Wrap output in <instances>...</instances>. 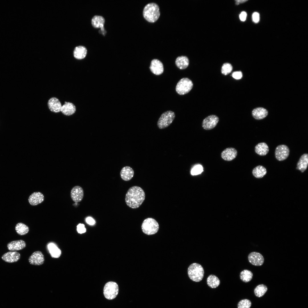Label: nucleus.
Masks as SVG:
<instances>
[{"label":"nucleus","instance_id":"nucleus-29","mask_svg":"<svg viewBox=\"0 0 308 308\" xmlns=\"http://www.w3.org/2000/svg\"><path fill=\"white\" fill-rule=\"evenodd\" d=\"M207 283L210 288H215L217 287L220 283L219 278L214 275H210L207 279Z\"/></svg>","mask_w":308,"mask_h":308},{"label":"nucleus","instance_id":"nucleus-23","mask_svg":"<svg viewBox=\"0 0 308 308\" xmlns=\"http://www.w3.org/2000/svg\"><path fill=\"white\" fill-rule=\"evenodd\" d=\"M268 114V111L262 108H258L254 109L252 112L253 117L257 120L262 119L267 116Z\"/></svg>","mask_w":308,"mask_h":308},{"label":"nucleus","instance_id":"nucleus-13","mask_svg":"<svg viewBox=\"0 0 308 308\" xmlns=\"http://www.w3.org/2000/svg\"><path fill=\"white\" fill-rule=\"evenodd\" d=\"M84 195L83 189L78 186L74 187L71 191V198L75 202H80L83 198Z\"/></svg>","mask_w":308,"mask_h":308},{"label":"nucleus","instance_id":"nucleus-25","mask_svg":"<svg viewBox=\"0 0 308 308\" xmlns=\"http://www.w3.org/2000/svg\"><path fill=\"white\" fill-rule=\"evenodd\" d=\"M176 66L180 69H184L188 66L189 60L186 56H181L178 57L175 60Z\"/></svg>","mask_w":308,"mask_h":308},{"label":"nucleus","instance_id":"nucleus-5","mask_svg":"<svg viewBox=\"0 0 308 308\" xmlns=\"http://www.w3.org/2000/svg\"><path fill=\"white\" fill-rule=\"evenodd\" d=\"M175 117V113L168 110L163 112L159 118L157 122V126L160 129L168 127L172 123Z\"/></svg>","mask_w":308,"mask_h":308},{"label":"nucleus","instance_id":"nucleus-24","mask_svg":"<svg viewBox=\"0 0 308 308\" xmlns=\"http://www.w3.org/2000/svg\"><path fill=\"white\" fill-rule=\"evenodd\" d=\"M255 152L260 156H265L269 151V148L267 144L265 142L258 144L255 147Z\"/></svg>","mask_w":308,"mask_h":308},{"label":"nucleus","instance_id":"nucleus-37","mask_svg":"<svg viewBox=\"0 0 308 308\" xmlns=\"http://www.w3.org/2000/svg\"><path fill=\"white\" fill-rule=\"evenodd\" d=\"M232 76L234 79L239 80L242 78V72L240 71H235L232 73Z\"/></svg>","mask_w":308,"mask_h":308},{"label":"nucleus","instance_id":"nucleus-33","mask_svg":"<svg viewBox=\"0 0 308 308\" xmlns=\"http://www.w3.org/2000/svg\"><path fill=\"white\" fill-rule=\"evenodd\" d=\"M233 67L231 64L226 63L224 64L221 68L222 73L226 75L230 73L232 71Z\"/></svg>","mask_w":308,"mask_h":308},{"label":"nucleus","instance_id":"nucleus-9","mask_svg":"<svg viewBox=\"0 0 308 308\" xmlns=\"http://www.w3.org/2000/svg\"><path fill=\"white\" fill-rule=\"evenodd\" d=\"M219 121V118L216 116L214 115L209 116L203 120L202 127L206 130L211 129L216 127Z\"/></svg>","mask_w":308,"mask_h":308},{"label":"nucleus","instance_id":"nucleus-2","mask_svg":"<svg viewBox=\"0 0 308 308\" xmlns=\"http://www.w3.org/2000/svg\"><path fill=\"white\" fill-rule=\"evenodd\" d=\"M160 15L159 6L155 3H149L146 5L144 8L143 16L149 22H155L158 19Z\"/></svg>","mask_w":308,"mask_h":308},{"label":"nucleus","instance_id":"nucleus-38","mask_svg":"<svg viewBox=\"0 0 308 308\" xmlns=\"http://www.w3.org/2000/svg\"><path fill=\"white\" fill-rule=\"evenodd\" d=\"M252 19L254 23H258L260 20L259 13L257 12H254L252 15Z\"/></svg>","mask_w":308,"mask_h":308},{"label":"nucleus","instance_id":"nucleus-7","mask_svg":"<svg viewBox=\"0 0 308 308\" xmlns=\"http://www.w3.org/2000/svg\"><path fill=\"white\" fill-rule=\"evenodd\" d=\"M119 287L116 283L109 281L105 285L103 289L104 294L106 298L109 300L115 298L117 295Z\"/></svg>","mask_w":308,"mask_h":308},{"label":"nucleus","instance_id":"nucleus-16","mask_svg":"<svg viewBox=\"0 0 308 308\" xmlns=\"http://www.w3.org/2000/svg\"><path fill=\"white\" fill-rule=\"evenodd\" d=\"M237 155V151L234 148L228 147L223 151L221 153V157L224 160L231 161L234 159Z\"/></svg>","mask_w":308,"mask_h":308},{"label":"nucleus","instance_id":"nucleus-6","mask_svg":"<svg viewBox=\"0 0 308 308\" xmlns=\"http://www.w3.org/2000/svg\"><path fill=\"white\" fill-rule=\"evenodd\" d=\"M193 86L192 82L187 78H184L180 79L176 87V90L179 95H183L188 93Z\"/></svg>","mask_w":308,"mask_h":308},{"label":"nucleus","instance_id":"nucleus-34","mask_svg":"<svg viewBox=\"0 0 308 308\" xmlns=\"http://www.w3.org/2000/svg\"><path fill=\"white\" fill-rule=\"evenodd\" d=\"M251 301L249 299H245L241 300L238 303V308H250L251 306Z\"/></svg>","mask_w":308,"mask_h":308},{"label":"nucleus","instance_id":"nucleus-8","mask_svg":"<svg viewBox=\"0 0 308 308\" xmlns=\"http://www.w3.org/2000/svg\"><path fill=\"white\" fill-rule=\"evenodd\" d=\"M289 147L285 145H281L276 147L275 155L276 158L279 161H283L286 159L289 154Z\"/></svg>","mask_w":308,"mask_h":308},{"label":"nucleus","instance_id":"nucleus-18","mask_svg":"<svg viewBox=\"0 0 308 308\" xmlns=\"http://www.w3.org/2000/svg\"><path fill=\"white\" fill-rule=\"evenodd\" d=\"M43 194L39 192H35L32 193L28 198V201L32 206L38 205L42 203L44 200Z\"/></svg>","mask_w":308,"mask_h":308},{"label":"nucleus","instance_id":"nucleus-21","mask_svg":"<svg viewBox=\"0 0 308 308\" xmlns=\"http://www.w3.org/2000/svg\"><path fill=\"white\" fill-rule=\"evenodd\" d=\"M134 175L133 169L129 166H125L123 167L121 171L120 175L121 179L125 181H127L130 180Z\"/></svg>","mask_w":308,"mask_h":308},{"label":"nucleus","instance_id":"nucleus-12","mask_svg":"<svg viewBox=\"0 0 308 308\" xmlns=\"http://www.w3.org/2000/svg\"><path fill=\"white\" fill-rule=\"evenodd\" d=\"M149 68L152 73L157 75L161 74L164 71L163 63L157 59H154L151 60Z\"/></svg>","mask_w":308,"mask_h":308},{"label":"nucleus","instance_id":"nucleus-11","mask_svg":"<svg viewBox=\"0 0 308 308\" xmlns=\"http://www.w3.org/2000/svg\"><path fill=\"white\" fill-rule=\"evenodd\" d=\"M28 261L29 263L31 265H40L44 262V257L41 252L36 251L33 253L29 257Z\"/></svg>","mask_w":308,"mask_h":308},{"label":"nucleus","instance_id":"nucleus-15","mask_svg":"<svg viewBox=\"0 0 308 308\" xmlns=\"http://www.w3.org/2000/svg\"><path fill=\"white\" fill-rule=\"evenodd\" d=\"M47 104L51 111L56 113L60 112L62 106L57 98L54 97L51 98L48 100Z\"/></svg>","mask_w":308,"mask_h":308},{"label":"nucleus","instance_id":"nucleus-26","mask_svg":"<svg viewBox=\"0 0 308 308\" xmlns=\"http://www.w3.org/2000/svg\"><path fill=\"white\" fill-rule=\"evenodd\" d=\"M87 53L86 48L83 46H79L75 48L74 51V57L77 59H82L86 56Z\"/></svg>","mask_w":308,"mask_h":308},{"label":"nucleus","instance_id":"nucleus-35","mask_svg":"<svg viewBox=\"0 0 308 308\" xmlns=\"http://www.w3.org/2000/svg\"><path fill=\"white\" fill-rule=\"evenodd\" d=\"M203 171V168L200 165H197L194 166L191 171V174L193 175H197L200 174Z\"/></svg>","mask_w":308,"mask_h":308},{"label":"nucleus","instance_id":"nucleus-19","mask_svg":"<svg viewBox=\"0 0 308 308\" xmlns=\"http://www.w3.org/2000/svg\"><path fill=\"white\" fill-rule=\"evenodd\" d=\"M26 246L25 242L20 240L13 241L9 242L7 245L8 249L11 251H16L23 249Z\"/></svg>","mask_w":308,"mask_h":308},{"label":"nucleus","instance_id":"nucleus-39","mask_svg":"<svg viewBox=\"0 0 308 308\" xmlns=\"http://www.w3.org/2000/svg\"><path fill=\"white\" fill-rule=\"evenodd\" d=\"M86 223L90 225H94L96 223L94 220L91 217H88L86 219Z\"/></svg>","mask_w":308,"mask_h":308},{"label":"nucleus","instance_id":"nucleus-27","mask_svg":"<svg viewBox=\"0 0 308 308\" xmlns=\"http://www.w3.org/2000/svg\"><path fill=\"white\" fill-rule=\"evenodd\" d=\"M267 173L266 168L262 165H258L255 167L252 171L253 176L256 178H261L263 177Z\"/></svg>","mask_w":308,"mask_h":308},{"label":"nucleus","instance_id":"nucleus-22","mask_svg":"<svg viewBox=\"0 0 308 308\" xmlns=\"http://www.w3.org/2000/svg\"><path fill=\"white\" fill-rule=\"evenodd\" d=\"M308 164V154L304 153L300 158L298 162L296 169L303 173L307 169Z\"/></svg>","mask_w":308,"mask_h":308},{"label":"nucleus","instance_id":"nucleus-36","mask_svg":"<svg viewBox=\"0 0 308 308\" xmlns=\"http://www.w3.org/2000/svg\"><path fill=\"white\" fill-rule=\"evenodd\" d=\"M77 230L78 233L82 234L86 231L85 225L83 224L80 223L77 226Z\"/></svg>","mask_w":308,"mask_h":308},{"label":"nucleus","instance_id":"nucleus-17","mask_svg":"<svg viewBox=\"0 0 308 308\" xmlns=\"http://www.w3.org/2000/svg\"><path fill=\"white\" fill-rule=\"evenodd\" d=\"M20 257V254L19 252L16 251H10L4 254L2 256L1 258L5 262L13 263L19 260Z\"/></svg>","mask_w":308,"mask_h":308},{"label":"nucleus","instance_id":"nucleus-31","mask_svg":"<svg viewBox=\"0 0 308 308\" xmlns=\"http://www.w3.org/2000/svg\"><path fill=\"white\" fill-rule=\"evenodd\" d=\"M15 230L17 233L20 235H25L29 231V227L22 223H18L15 227Z\"/></svg>","mask_w":308,"mask_h":308},{"label":"nucleus","instance_id":"nucleus-28","mask_svg":"<svg viewBox=\"0 0 308 308\" xmlns=\"http://www.w3.org/2000/svg\"><path fill=\"white\" fill-rule=\"evenodd\" d=\"M48 250L52 258H58L61 255V251L55 244L51 243L48 246Z\"/></svg>","mask_w":308,"mask_h":308},{"label":"nucleus","instance_id":"nucleus-20","mask_svg":"<svg viewBox=\"0 0 308 308\" xmlns=\"http://www.w3.org/2000/svg\"><path fill=\"white\" fill-rule=\"evenodd\" d=\"M75 105L70 102H65V104L62 106L61 112L66 116H70L74 114L76 111Z\"/></svg>","mask_w":308,"mask_h":308},{"label":"nucleus","instance_id":"nucleus-4","mask_svg":"<svg viewBox=\"0 0 308 308\" xmlns=\"http://www.w3.org/2000/svg\"><path fill=\"white\" fill-rule=\"evenodd\" d=\"M159 226L157 222L154 219L149 218L143 222L141 229L143 232L146 234L151 235L155 234L158 231Z\"/></svg>","mask_w":308,"mask_h":308},{"label":"nucleus","instance_id":"nucleus-14","mask_svg":"<svg viewBox=\"0 0 308 308\" xmlns=\"http://www.w3.org/2000/svg\"><path fill=\"white\" fill-rule=\"evenodd\" d=\"M105 21L104 18L102 16L99 15L94 16L91 20L92 26L95 28H101V31L104 35H105L106 33V31L104 27Z\"/></svg>","mask_w":308,"mask_h":308},{"label":"nucleus","instance_id":"nucleus-10","mask_svg":"<svg viewBox=\"0 0 308 308\" xmlns=\"http://www.w3.org/2000/svg\"><path fill=\"white\" fill-rule=\"evenodd\" d=\"M248 259L249 262L252 265L260 266L263 265L264 258L260 253L257 252H252L248 255Z\"/></svg>","mask_w":308,"mask_h":308},{"label":"nucleus","instance_id":"nucleus-40","mask_svg":"<svg viewBox=\"0 0 308 308\" xmlns=\"http://www.w3.org/2000/svg\"><path fill=\"white\" fill-rule=\"evenodd\" d=\"M247 17V13L245 11L242 12L239 15V18L240 20L242 21H245Z\"/></svg>","mask_w":308,"mask_h":308},{"label":"nucleus","instance_id":"nucleus-32","mask_svg":"<svg viewBox=\"0 0 308 308\" xmlns=\"http://www.w3.org/2000/svg\"><path fill=\"white\" fill-rule=\"evenodd\" d=\"M268 290L267 287L263 284L257 285L255 288L254 291L255 295L257 297H260L263 296Z\"/></svg>","mask_w":308,"mask_h":308},{"label":"nucleus","instance_id":"nucleus-41","mask_svg":"<svg viewBox=\"0 0 308 308\" xmlns=\"http://www.w3.org/2000/svg\"><path fill=\"white\" fill-rule=\"evenodd\" d=\"M247 1V0H236L235 1L236 4V5H238L240 4L244 3V2H246Z\"/></svg>","mask_w":308,"mask_h":308},{"label":"nucleus","instance_id":"nucleus-1","mask_svg":"<svg viewBox=\"0 0 308 308\" xmlns=\"http://www.w3.org/2000/svg\"><path fill=\"white\" fill-rule=\"evenodd\" d=\"M145 198V193L140 187L133 186L129 189L125 196L127 205L132 208H136L142 204Z\"/></svg>","mask_w":308,"mask_h":308},{"label":"nucleus","instance_id":"nucleus-30","mask_svg":"<svg viewBox=\"0 0 308 308\" xmlns=\"http://www.w3.org/2000/svg\"><path fill=\"white\" fill-rule=\"evenodd\" d=\"M240 277L242 281L247 283L252 279L253 274L251 271L248 270H244L240 273Z\"/></svg>","mask_w":308,"mask_h":308},{"label":"nucleus","instance_id":"nucleus-3","mask_svg":"<svg viewBox=\"0 0 308 308\" xmlns=\"http://www.w3.org/2000/svg\"><path fill=\"white\" fill-rule=\"evenodd\" d=\"M188 274L189 278L193 281L198 282L202 280L204 271L202 266L197 263L190 265L188 269Z\"/></svg>","mask_w":308,"mask_h":308}]
</instances>
